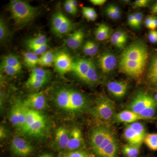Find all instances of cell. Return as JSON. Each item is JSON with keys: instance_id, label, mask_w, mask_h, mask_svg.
Returning <instances> with one entry per match:
<instances>
[{"instance_id": "8", "label": "cell", "mask_w": 157, "mask_h": 157, "mask_svg": "<svg viewBox=\"0 0 157 157\" xmlns=\"http://www.w3.org/2000/svg\"><path fill=\"white\" fill-rule=\"evenodd\" d=\"M12 152L18 157H26L30 155L33 151V147L30 143L21 137H15L11 143Z\"/></svg>"}, {"instance_id": "43", "label": "cell", "mask_w": 157, "mask_h": 157, "mask_svg": "<svg viewBox=\"0 0 157 157\" xmlns=\"http://www.w3.org/2000/svg\"><path fill=\"white\" fill-rule=\"evenodd\" d=\"M113 34L120 40L124 45H125L128 39V36L126 33L123 31H118Z\"/></svg>"}, {"instance_id": "51", "label": "cell", "mask_w": 157, "mask_h": 157, "mask_svg": "<svg viewBox=\"0 0 157 157\" xmlns=\"http://www.w3.org/2000/svg\"><path fill=\"white\" fill-rule=\"evenodd\" d=\"M6 136V129L3 126H1V129H0V137H1V139H3V138H5Z\"/></svg>"}, {"instance_id": "1", "label": "cell", "mask_w": 157, "mask_h": 157, "mask_svg": "<svg viewBox=\"0 0 157 157\" xmlns=\"http://www.w3.org/2000/svg\"><path fill=\"white\" fill-rule=\"evenodd\" d=\"M148 58L147 48L140 42L129 46L122 54L120 69L122 72L132 77H138L143 74Z\"/></svg>"}, {"instance_id": "45", "label": "cell", "mask_w": 157, "mask_h": 157, "mask_svg": "<svg viewBox=\"0 0 157 157\" xmlns=\"http://www.w3.org/2000/svg\"><path fill=\"white\" fill-rule=\"evenodd\" d=\"M106 13H107V16L113 20H117L119 19L120 17L117 16V14H116L115 11H113L111 5H109L108 7H107L106 9Z\"/></svg>"}, {"instance_id": "39", "label": "cell", "mask_w": 157, "mask_h": 157, "mask_svg": "<svg viewBox=\"0 0 157 157\" xmlns=\"http://www.w3.org/2000/svg\"><path fill=\"white\" fill-rule=\"evenodd\" d=\"M31 75L34 76H40V77L49 78L50 74L47 70L40 68H35L32 70Z\"/></svg>"}, {"instance_id": "27", "label": "cell", "mask_w": 157, "mask_h": 157, "mask_svg": "<svg viewBox=\"0 0 157 157\" xmlns=\"http://www.w3.org/2000/svg\"><path fill=\"white\" fill-rule=\"evenodd\" d=\"M157 108V101L151 105L147 107L140 113H138V117L140 119H149L153 117L155 113Z\"/></svg>"}, {"instance_id": "49", "label": "cell", "mask_w": 157, "mask_h": 157, "mask_svg": "<svg viewBox=\"0 0 157 157\" xmlns=\"http://www.w3.org/2000/svg\"><path fill=\"white\" fill-rule=\"evenodd\" d=\"M128 23L132 27L135 28V21L133 14H130L128 17Z\"/></svg>"}, {"instance_id": "38", "label": "cell", "mask_w": 157, "mask_h": 157, "mask_svg": "<svg viewBox=\"0 0 157 157\" xmlns=\"http://www.w3.org/2000/svg\"><path fill=\"white\" fill-rule=\"evenodd\" d=\"M45 82L38 80L28 79L26 82V85L28 87L33 90H37L41 88L45 84Z\"/></svg>"}, {"instance_id": "14", "label": "cell", "mask_w": 157, "mask_h": 157, "mask_svg": "<svg viewBox=\"0 0 157 157\" xmlns=\"http://www.w3.org/2000/svg\"><path fill=\"white\" fill-rule=\"evenodd\" d=\"M70 131L67 128L60 127L57 129L55 133V147L58 151H65L67 147Z\"/></svg>"}, {"instance_id": "4", "label": "cell", "mask_w": 157, "mask_h": 157, "mask_svg": "<svg viewBox=\"0 0 157 157\" xmlns=\"http://www.w3.org/2000/svg\"><path fill=\"white\" fill-rule=\"evenodd\" d=\"M9 10L16 24L22 25L31 21L36 14L37 9L27 2L21 0H12Z\"/></svg>"}, {"instance_id": "55", "label": "cell", "mask_w": 157, "mask_h": 157, "mask_svg": "<svg viewBox=\"0 0 157 157\" xmlns=\"http://www.w3.org/2000/svg\"><path fill=\"white\" fill-rule=\"evenodd\" d=\"M155 100L156 101H157V93L155 96Z\"/></svg>"}, {"instance_id": "3", "label": "cell", "mask_w": 157, "mask_h": 157, "mask_svg": "<svg viewBox=\"0 0 157 157\" xmlns=\"http://www.w3.org/2000/svg\"><path fill=\"white\" fill-rule=\"evenodd\" d=\"M47 123L46 118L39 111L27 108L25 123L21 129L23 133L33 137L44 135Z\"/></svg>"}, {"instance_id": "47", "label": "cell", "mask_w": 157, "mask_h": 157, "mask_svg": "<svg viewBox=\"0 0 157 157\" xmlns=\"http://www.w3.org/2000/svg\"><path fill=\"white\" fill-rule=\"evenodd\" d=\"M148 38L151 43H157V31L156 30L151 31L149 33Z\"/></svg>"}, {"instance_id": "28", "label": "cell", "mask_w": 157, "mask_h": 157, "mask_svg": "<svg viewBox=\"0 0 157 157\" xmlns=\"http://www.w3.org/2000/svg\"><path fill=\"white\" fill-rule=\"evenodd\" d=\"M47 39L44 35H39L34 38H31L26 42L28 48L36 47L47 44Z\"/></svg>"}, {"instance_id": "9", "label": "cell", "mask_w": 157, "mask_h": 157, "mask_svg": "<svg viewBox=\"0 0 157 157\" xmlns=\"http://www.w3.org/2000/svg\"><path fill=\"white\" fill-rule=\"evenodd\" d=\"M73 63L70 55L65 52H59L55 54L54 64L57 72L60 74L70 72Z\"/></svg>"}, {"instance_id": "21", "label": "cell", "mask_w": 157, "mask_h": 157, "mask_svg": "<svg viewBox=\"0 0 157 157\" xmlns=\"http://www.w3.org/2000/svg\"><path fill=\"white\" fill-rule=\"evenodd\" d=\"M116 119L120 122L133 123L138 120H140L137 113L132 110H124L117 114Z\"/></svg>"}, {"instance_id": "18", "label": "cell", "mask_w": 157, "mask_h": 157, "mask_svg": "<svg viewBox=\"0 0 157 157\" xmlns=\"http://www.w3.org/2000/svg\"><path fill=\"white\" fill-rule=\"evenodd\" d=\"M84 38L83 31L81 29L77 30L69 35L66 40V44L71 49L75 50L80 47Z\"/></svg>"}, {"instance_id": "48", "label": "cell", "mask_w": 157, "mask_h": 157, "mask_svg": "<svg viewBox=\"0 0 157 157\" xmlns=\"http://www.w3.org/2000/svg\"><path fill=\"white\" fill-rule=\"evenodd\" d=\"M144 24L147 28L151 30H155L154 26L153 23V17H147L144 21Z\"/></svg>"}, {"instance_id": "52", "label": "cell", "mask_w": 157, "mask_h": 157, "mask_svg": "<svg viewBox=\"0 0 157 157\" xmlns=\"http://www.w3.org/2000/svg\"><path fill=\"white\" fill-rule=\"evenodd\" d=\"M151 13L153 14H157V2L153 5L151 9Z\"/></svg>"}, {"instance_id": "54", "label": "cell", "mask_w": 157, "mask_h": 157, "mask_svg": "<svg viewBox=\"0 0 157 157\" xmlns=\"http://www.w3.org/2000/svg\"><path fill=\"white\" fill-rule=\"evenodd\" d=\"M39 157H53L52 155L49 154H43L41 155Z\"/></svg>"}, {"instance_id": "42", "label": "cell", "mask_w": 157, "mask_h": 157, "mask_svg": "<svg viewBox=\"0 0 157 157\" xmlns=\"http://www.w3.org/2000/svg\"><path fill=\"white\" fill-rule=\"evenodd\" d=\"M135 21V28L138 29L140 27L143 19V15L140 12H137L133 14Z\"/></svg>"}, {"instance_id": "30", "label": "cell", "mask_w": 157, "mask_h": 157, "mask_svg": "<svg viewBox=\"0 0 157 157\" xmlns=\"http://www.w3.org/2000/svg\"><path fill=\"white\" fill-rule=\"evenodd\" d=\"M140 147L132 144H126L123 147V153L127 157H137L140 153Z\"/></svg>"}, {"instance_id": "33", "label": "cell", "mask_w": 157, "mask_h": 157, "mask_svg": "<svg viewBox=\"0 0 157 157\" xmlns=\"http://www.w3.org/2000/svg\"><path fill=\"white\" fill-rule=\"evenodd\" d=\"M115 139H116L115 137H114V135L112 134V132H109V134L107 135L106 138H105L102 144L94 152V153L97 155H98L104 148H105L108 144H109L112 142Z\"/></svg>"}, {"instance_id": "11", "label": "cell", "mask_w": 157, "mask_h": 157, "mask_svg": "<svg viewBox=\"0 0 157 157\" xmlns=\"http://www.w3.org/2000/svg\"><path fill=\"white\" fill-rule=\"evenodd\" d=\"M94 64L92 61L88 59H78L73 62L71 71L74 75L85 81L92 66Z\"/></svg>"}, {"instance_id": "16", "label": "cell", "mask_w": 157, "mask_h": 157, "mask_svg": "<svg viewBox=\"0 0 157 157\" xmlns=\"http://www.w3.org/2000/svg\"><path fill=\"white\" fill-rule=\"evenodd\" d=\"M82 142L83 139L81 131L78 128H74L70 131L69 142L65 151L69 152L78 150L82 146Z\"/></svg>"}, {"instance_id": "15", "label": "cell", "mask_w": 157, "mask_h": 157, "mask_svg": "<svg viewBox=\"0 0 157 157\" xmlns=\"http://www.w3.org/2000/svg\"><path fill=\"white\" fill-rule=\"evenodd\" d=\"M98 62L102 72L108 73L115 68L117 60L113 54L110 52H105L99 57Z\"/></svg>"}, {"instance_id": "36", "label": "cell", "mask_w": 157, "mask_h": 157, "mask_svg": "<svg viewBox=\"0 0 157 157\" xmlns=\"http://www.w3.org/2000/svg\"><path fill=\"white\" fill-rule=\"evenodd\" d=\"M63 157H90V155L84 151L76 150L67 152Z\"/></svg>"}, {"instance_id": "50", "label": "cell", "mask_w": 157, "mask_h": 157, "mask_svg": "<svg viewBox=\"0 0 157 157\" xmlns=\"http://www.w3.org/2000/svg\"><path fill=\"white\" fill-rule=\"evenodd\" d=\"M90 2L94 6H101L104 5L106 2V0H90Z\"/></svg>"}, {"instance_id": "23", "label": "cell", "mask_w": 157, "mask_h": 157, "mask_svg": "<svg viewBox=\"0 0 157 157\" xmlns=\"http://www.w3.org/2000/svg\"><path fill=\"white\" fill-rule=\"evenodd\" d=\"M55 56V55L52 51H47L39 58L38 64L43 67H50L54 63Z\"/></svg>"}, {"instance_id": "29", "label": "cell", "mask_w": 157, "mask_h": 157, "mask_svg": "<svg viewBox=\"0 0 157 157\" xmlns=\"http://www.w3.org/2000/svg\"><path fill=\"white\" fill-rule=\"evenodd\" d=\"M83 51L85 54L88 56H94L98 51V46L95 42L92 41H87L83 46Z\"/></svg>"}, {"instance_id": "41", "label": "cell", "mask_w": 157, "mask_h": 157, "mask_svg": "<svg viewBox=\"0 0 157 157\" xmlns=\"http://www.w3.org/2000/svg\"><path fill=\"white\" fill-rule=\"evenodd\" d=\"M64 8L65 10L69 14L75 15L77 13V9H76L72 5L71 0H68L65 2Z\"/></svg>"}, {"instance_id": "2", "label": "cell", "mask_w": 157, "mask_h": 157, "mask_svg": "<svg viewBox=\"0 0 157 157\" xmlns=\"http://www.w3.org/2000/svg\"><path fill=\"white\" fill-rule=\"evenodd\" d=\"M54 102L61 109L70 112L82 110L87 106L84 95L76 90L63 88L58 90L54 96Z\"/></svg>"}, {"instance_id": "31", "label": "cell", "mask_w": 157, "mask_h": 157, "mask_svg": "<svg viewBox=\"0 0 157 157\" xmlns=\"http://www.w3.org/2000/svg\"><path fill=\"white\" fill-rule=\"evenodd\" d=\"M144 141L151 150L157 151V134L146 135Z\"/></svg>"}, {"instance_id": "44", "label": "cell", "mask_w": 157, "mask_h": 157, "mask_svg": "<svg viewBox=\"0 0 157 157\" xmlns=\"http://www.w3.org/2000/svg\"><path fill=\"white\" fill-rule=\"evenodd\" d=\"M111 42L115 47L120 49H122L125 46V45L122 43L119 39L114 34H113L111 36Z\"/></svg>"}, {"instance_id": "20", "label": "cell", "mask_w": 157, "mask_h": 157, "mask_svg": "<svg viewBox=\"0 0 157 157\" xmlns=\"http://www.w3.org/2000/svg\"><path fill=\"white\" fill-rule=\"evenodd\" d=\"M147 78L152 85L157 86V52L152 57L147 72Z\"/></svg>"}, {"instance_id": "22", "label": "cell", "mask_w": 157, "mask_h": 157, "mask_svg": "<svg viewBox=\"0 0 157 157\" xmlns=\"http://www.w3.org/2000/svg\"><path fill=\"white\" fill-rule=\"evenodd\" d=\"M118 146L116 139L113 140L98 155L99 157H117Z\"/></svg>"}, {"instance_id": "56", "label": "cell", "mask_w": 157, "mask_h": 157, "mask_svg": "<svg viewBox=\"0 0 157 157\" xmlns=\"http://www.w3.org/2000/svg\"></svg>"}, {"instance_id": "26", "label": "cell", "mask_w": 157, "mask_h": 157, "mask_svg": "<svg viewBox=\"0 0 157 157\" xmlns=\"http://www.w3.org/2000/svg\"><path fill=\"white\" fill-rule=\"evenodd\" d=\"M24 62L27 67L30 68H35L36 65L38 64L39 58L34 52H25L23 54Z\"/></svg>"}, {"instance_id": "32", "label": "cell", "mask_w": 157, "mask_h": 157, "mask_svg": "<svg viewBox=\"0 0 157 157\" xmlns=\"http://www.w3.org/2000/svg\"><path fill=\"white\" fill-rule=\"evenodd\" d=\"M82 13L83 16L89 21H94L98 17L95 10L91 7H82Z\"/></svg>"}, {"instance_id": "17", "label": "cell", "mask_w": 157, "mask_h": 157, "mask_svg": "<svg viewBox=\"0 0 157 157\" xmlns=\"http://www.w3.org/2000/svg\"><path fill=\"white\" fill-rule=\"evenodd\" d=\"M107 89L113 95L121 98L125 95L128 83L125 81H111L107 84Z\"/></svg>"}, {"instance_id": "34", "label": "cell", "mask_w": 157, "mask_h": 157, "mask_svg": "<svg viewBox=\"0 0 157 157\" xmlns=\"http://www.w3.org/2000/svg\"><path fill=\"white\" fill-rule=\"evenodd\" d=\"M132 129H134L135 131L139 134V135L144 139L146 136V132L145 128L142 124L140 123H133L129 125Z\"/></svg>"}, {"instance_id": "7", "label": "cell", "mask_w": 157, "mask_h": 157, "mask_svg": "<svg viewBox=\"0 0 157 157\" xmlns=\"http://www.w3.org/2000/svg\"><path fill=\"white\" fill-rule=\"evenodd\" d=\"M27 107L23 103L18 102L11 107L9 113V119L11 124L21 130L25 123Z\"/></svg>"}, {"instance_id": "46", "label": "cell", "mask_w": 157, "mask_h": 157, "mask_svg": "<svg viewBox=\"0 0 157 157\" xmlns=\"http://www.w3.org/2000/svg\"><path fill=\"white\" fill-rule=\"evenodd\" d=\"M149 3V1L148 0H137L133 3V6L136 8L146 7Z\"/></svg>"}, {"instance_id": "19", "label": "cell", "mask_w": 157, "mask_h": 157, "mask_svg": "<svg viewBox=\"0 0 157 157\" xmlns=\"http://www.w3.org/2000/svg\"><path fill=\"white\" fill-rule=\"evenodd\" d=\"M124 137L128 141L129 144L135 146L140 147L144 140V139L129 125H128L125 129Z\"/></svg>"}, {"instance_id": "40", "label": "cell", "mask_w": 157, "mask_h": 157, "mask_svg": "<svg viewBox=\"0 0 157 157\" xmlns=\"http://www.w3.org/2000/svg\"><path fill=\"white\" fill-rule=\"evenodd\" d=\"M48 47V43H47V44L41 45V46L31 47V48H29V49H30L31 51H32V52H34L37 56L40 55H42L43 54L47 51L46 50H47Z\"/></svg>"}, {"instance_id": "37", "label": "cell", "mask_w": 157, "mask_h": 157, "mask_svg": "<svg viewBox=\"0 0 157 157\" xmlns=\"http://www.w3.org/2000/svg\"><path fill=\"white\" fill-rule=\"evenodd\" d=\"M8 29L6 23L2 19L0 21V40L3 41L6 40L8 37Z\"/></svg>"}, {"instance_id": "10", "label": "cell", "mask_w": 157, "mask_h": 157, "mask_svg": "<svg viewBox=\"0 0 157 157\" xmlns=\"http://www.w3.org/2000/svg\"><path fill=\"white\" fill-rule=\"evenodd\" d=\"M155 102V100L148 94L141 92L135 97L129 108L133 112L138 114L147 107Z\"/></svg>"}, {"instance_id": "13", "label": "cell", "mask_w": 157, "mask_h": 157, "mask_svg": "<svg viewBox=\"0 0 157 157\" xmlns=\"http://www.w3.org/2000/svg\"><path fill=\"white\" fill-rule=\"evenodd\" d=\"M110 131L104 126L98 127L93 129L90 136V144L94 152L102 144Z\"/></svg>"}, {"instance_id": "35", "label": "cell", "mask_w": 157, "mask_h": 157, "mask_svg": "<svg viewBox=\"0 0 157 157\" xmlns=\"http://www.w3.org/2000/svg\"><path fill=\"white\" fill-rule=\"evenodd\" d=\"M1 68L3 72L9 76H15L18 74L21 71L16 68L12 67L3 63H1Z\"/></svg>"}, {"instance_id": "12", "label": "cell", "mask_w": 157, "mask_h": 157, "mask_svg": "<svg viewBox=\"0 0 157 157\" xmlns=\"http://www.w3.org/2000/svg\"><path fill=\"white\" fill-rule=\"evenodd\" d=\"M29 109L39 111L45 109L47 105L46 98L42 92L29 95L23 102Z\"/></svg>"}, {"instance_id": "24", "label": "cell", "mask_w": 157, "mask_h": 157, "mask_svg": "<svg viewBox=\"0 0 157 157\" xmlns=\"http://www.w3.org/2000/svg\"><path fill=\"white\" fill-rule=\"evenodd\" d=\"M2 63L7 65L21 70L22 68L21 63L18 57L14 54H9L3 59Z\"/></svg>"}, {"instance_id": "6", "label": "cell", "mask_w": 157, "mask_h": 157, "mask_svg": "<svg viewBox=\"0 0 157 157\" xmlns=\"http://www.w3.org/2000/svg\"><path fill=\"white\" fill-rule=\"evenodd\" d=\"M72 21L61 12H56L52 21V30L59 37L70 33L73 29Z\"/></svg>"}, {"instance_id": "5", "label": "cell", "mask_w": 157, "mask_h": 157, "mask_svg": "<svg viewBox=\"0 0 157 157\" xmlns=\"http://www.w3.org/2000/svg\"><path fill=\"white\" fill-rule=\"evenodd\" d=\"M115 108L114 104L108 98H102L97 101L92 109L93 115L103 122L110 121L114 116Z\"/></svg>"}, {"instance_id": "53", "label": "cell", "mask_w": 157, "mask_h": 157, "mask_svg": "<svg viewBox=\"0 0 157 157\" xmlns=\"http://www.w3.org/2000/svg\"><path fill=\"white\" fill-rule=\"evenodd\" d=\"M153 23L155 28L156 29L157 28V17H153Z\"/></svg>"}, {"instance_id": "25", "label": "cell", "mask_w": 157, "mask_h": 157, "mask_svg": "<svg viewBox=\"0 0 157 157\" xmlns=\"http://www.w3.org/2000/svg\"><path fill=\"white\" fill-rule=\"evenodd\" d=\"M109 34V27L105 24L99 25L95 32L96 39L100 41H104L108 39Z\"/></svg>"}]
</instances>
